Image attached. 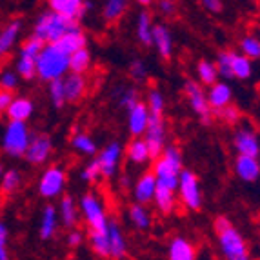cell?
Listing matches in <instances>:
<instances>
[{
	"instance_id": "obj_1",
	"label": "cell",
	"mask_w": 260,
	"mask_h": 260,
	"mask_svg": "<svg viewBox=\"0 0 260 260\" xmlns=\"http://www.w3.org/2000/svg\"><path fill=\"white\" fill-rule=\"evenodd\" d=\"M37 77L46 84L62 80L70 73V55H66L56 44H46L37 56Z\"/></svg>"
},
{
	"instance_id": "obj_2",
	"label": "cell",
	"mask_w": 260,
	"mask_h": 260,
	"mask_svg": "<svg viewBox=\"0 0 260 260\" xmlns=\"http://www.w3.org/2000/svg\"><path fill=\"white\" fill-rule=\"evenodd\" d=\"M182 153L177 146H166L162 155L153 164V175L158 186H164L171 191H177L178 177L182 173Z\"/></svg>"
},
{
	"instance_id": "obj_3",
	"label": "cell",
	"mask_w": 260,
	"mask_h": 260,
	"mask_svg": "<svg viewBox=\"0 0 260 260\" xmlns=\"http://www.w3.org/2000/svg\"><path fill=\"white\" fill-rule=\"evenodd\" d=\"M78 26L75 22L66 20L60 15L53 13V11H44L39 15V18L35 20L33 26V35L39 37L40 40H44L46 44H56L62 37L71 29V27Z\"/></svg>"
},
{
	"instance_id": "obj_4",
	"label": "cell",
	"mask_w": 260,
	"mask_h": 260,
	"mask_svg": "<svg viewBox=\"0 0 260 260\" xmlns=\"http://www.w3.org/2000/svg\"><path fill=\"white\" fill-rule=\"evenodd\" d=\"M31 135L33 133L24 122H8L4 133H2V142H0L2 151L13 158L24 156L27 151V146H29Z\"/></svg>"
},
{
	"instance_id": "obj_5",
	"label": "cell",
	"mask_w": 260,
	"mask_h": 260,
	"mask_svg": "<svg viewBox=\"0 0 260 260\" xmlns=\"http://www.w3.org/2000/svg\"><path fill=\"white\" fill-rule=\"evenodd\" d=\"M78 211L82 215V218L86 220L89 231H99L104 233L108 231V213H106V206L102 202L99 195L95 193H84L80 202H78Z\"/></svg>"
},
{
	"instance_id": "obj_6",
	"label": "cell",
	"mask_w": 260,
	"mask_h": 260,
	"mask_svg": "<svg viewBox=\"0 0 260 260\" xmlns=\"http://www.w3.org/2000/svg\"><path fill=\"white\" fill-rule=\"evenodd\" d=\"M217 239L225 260H251L246 240L239 233V230H235V225H230V228L218 231Z\"/></svg>"
},
{
	"instance_id": "obj_7",
	"label": "cell",
	"mask_w": 260,
	"mask_h": 260,
	"mask_svg": "<svg viewBox=\"0 0 260 260\" xmlns=\"http://www.w3.org/2000/svg\"><path fill=\"white\" fill-rule=\"evenodd\" d=\"M178 199L182 206L189 211H197L202 206V191H200V182L193 171L182 169V173L178 177Z\"/></svg>"
},
{
	"instance_id": "obj_8",
	"label": "cell",
	"mask_w": 260,
	"mask_h": 260,
	"mask_svg": "<svg viewBox=\"0 0 260 260\" xmlns=\"http://www.w3.org/2000/svg\"><path fill=\"white\" fill-rule=\"evenodd\" d=\"M66 182H68V177H66V171L60 166H49V168L44 169V173L39 178V193L42 199L53 200L56 197H60L64 193Z\"/></svg>"
},
{
	"instance_id": "obj_9",
	"label": "cell",
	"mask_w": 260,
	"mask_h": 260,
	"mask_svg": "<svg viewBox=\"0 0 260 260\" xmlns=\"http://www.w3.org/2000/svg\"><path fill=\"white\" fill-rule=\"evenodd\" d=\"M184 93H186L187 100H189L191 109L199 115L200 122H202L204 126H211L213 115H215V113L211 111V108H209V104H208L204 87L200 86L197 80H186V84H184Z\"/></svg>"
},
{
	"instance_id": "obj_10",
	"label": "cell",
	"mask_w": 260,
	"mask_h": 260,
	"mask_svg": "<svg viewBox=\"0 0 260 260\" xmlns=\"http://www.w3.org/2000/svg\"><path fill=\"white\" fill-rule=\"evenodd\" d=\"M144 142L149 149L151 160H156L166 148V120L164 115H149L148 129L144 133Z\"/></svg>"
},
{
	"instance_id": "obj_11",
	"label": "cell",
	"mask_w": 260,
	"mask_h": 260,
	"mask_svg": "<svg viewBox=\"0 0 260 260\" xmlns=\"http://www.w3.org/2000/svg\"><path fill=\"white\" fill-rule=\"evenodd\" d=\"M51 151H53L51 137L46 133H35L31 135L29 146H27V151L24 155V158L31 166H42L51 156Z\"/></svg>"
},
{
	"instance_id": "obj_12",
	"label": "cell",
	"mask_w": 260,
	"mask_h": 260,
	"mask_svg": "<svg viewBox=\"0 0 260 260\" xmlns=\"http://www.w3.org/2000/svg\"><path fill=\"white\" fill-rule=\"evenodd\" d=\"M233 148H235V151L242 156L258 158V155H260L258 135L251 129V126L237 127V131H235V135H233Z\"/></svg>"
},
{
	"instance_id": "obj_13",
	"label": "cell",
	"mask_w": 260,
	"mask_h": 260,
	"mask_svg": "<svg viewBox=\"0 0 260 260\" xmlns=\"http://www.w3.org/2000/svg\"><path fill=\"white\" fill-rule=\"evenodd\" d=\"M120 160H122V146L120 142L113 140L102 151H99V156H96V162L100 166L102 177L106 178L115 177L118 171V166H120Z\"/></svg>"
},
{
	"instance_id": "obj_14",
	"label": "cell",
	"mask_w": 260,
	"mask_h": 260,
	"mask_svg": "<svg viewBox=\"0 0 260 260\" xmlns=\"http://www.w3.org/2000/svg\"><path fill=\"white\" fill-rule=\"evenodd\" d=\"M48 8L49 11L60 15L66 20L75 22V24H78V20L86 15L84 0H49Z\"/></svg>"
},
{
	"instance_id": "obj_15",
	"label": "cell",
	"mask_w": 260,
	"mask_h": 260,
	"mask_svg": "<svg viewBox=\"0 0 260 260\" xmlns=\"http://www.w3.org/2000/svg\"><path fill=\"white\" fill-rule=\"evenodd\" d=\"M148 124H149V111H148V106L144 104V102L135 104L127 111V129H129V135L133 139H140L146 133V129H148Z\"/></svg>"
},
{
	"instance_id": "obj_16",
	"label": "cell",
	"mask_w": 260,
	"mask_h": 260,
	"mask_svg": "<svg viewBox=\"0 0 260 260\" xmlns=\"http://www.w3.org/2000/svg\"><path fill=\"white\" fill-rule=\"evenodd\" d=\"M155 191H156V178H155V175H153V171L142 173L133 186L135 204L146 206V204H149V202H153Z\"/></svg>"
},
{
	"instance_id": "obj_17",
	"label": "cell",
	"mask_w": 260,
	"mask_h": 260,
	"mask_svg": "<svg viewBox=\"0 0 260 260\" xmlns=\"http://www.w3.org/2000/svg\"><path fill=\"white\" fill-rule=\"evenodd\" d=\"M233 171L235 175L246 184H253L260 178V164L258 158H253V156H242L237 155L233 162Z\"/></svg>"
},
{
	"instance_id": "obj_18",
	"label": "cell",
	"mask_w": 260,
	"mask_h": 260,
	"mask_svg": "<svg viewBox=\"0 0 260 260\" xmlns=\"http://www.w3.org/2000/svg\"><path fill=\"white\" fill-rule=\"evenodd\" d=\"M206 99H208V104L211 108V111H222L224 108L231 106V100H233V89L230 87V84L225 82H217L209 87V91L206 93Z\"/></svg>"
},
{
	"instance_id": "obj_19",
	"label": "cell",
	"mask_w": 260,
	"mask_h": 260,
	"mask_svg": "<svg viewBox=\"0 0 260 260\" xmlns=\"http://www.w3.org/2000/svg\"><path fill=\"white\" fill-rule=\"evenodd\" d=\"M35 111V104L33 100L27 96H13V100L9 102L8 109H6V117L9 122H24L29 120L31 115Z\"/></svg>"
},
{
	"instance_id": "obj_20",
	"label": "cell",
	"mask_w": 260,
	"mask_h": 260,
	"mask_svg": "<svg viewBox=\"0 0 260 260\" xmlns=\"http://www.w3.org/2000/svg\"><path fill=\"white\" fill-rule=\"evenodd\" d=\"M108 242H109V258L122 260L127 253V244L124 239V233H122L120 225L117 220H111L109 218L108 224Z\"/></svg>"
},
{
	"instance_id": "obj_21",
	"label": "cell",
	"mask_w": 260,
	"mask_h": 260,
	"mask_svg": "<svg viewBox=\"0 0 260 260\" xmlns=\"http://www.w3.org/2000/svg\"><path fill=\"white\" fill-rule=\"evenodd\" d=\"M151 46H155L160 58H164V60L171 58V55H173V37H171V31L168 29L166 24H155L153 26Z\"/></svg>"
},
{
	"instance_id": "obj_22",
	"label": "cell",
	"mask_w": 260,
	"mask_h": 260,
	"mask_svg": "<svg viewBox=\"0 0 260 260\" xmlns=\"http://www.w3.org/2000/svg\"><path fill=\"white\" fill-rule=\"evenodd\" d=\"M56 46H58L66 55H73V53L87 48V35L84 33L80 26H75L56 42Z\"/></svg>"
},
{
	"instance_id": "obj_23",
	"label": "cell",
	"mask_w": 260,
	"mask_h": 260,
	"mask_svg": "<svg viewBox=\"0 0 260 260\" xmlns=\"http://www.w3.org/2000/svg\"><path fill=\"white\" fill-rule=\"evenodd\" d=\"M62 82H64L66 102H78V100L86 95L87 80L84 78V75L68 73L62 78Z\"/></svg>"
},
{
	"instance_id": "obj_24",
	"label": "cell",
	"mask_w": 260,
	"mask_h": 260,
	"mask_svg": "<svg viewBox=\"0 0 260 260\" xmlns=\"http://www.w3.org/2000/svg\"><path fill=\"white\" fill-rule=\"evenodd\" d=\"M168 260H197V249L193 242L184 237H175L169 242Z\"/></svg>"
},
{
	"instance_id": "obj_25",
	"label": "cell",
	"mask_w": 260,
	"mask_h": 260,
	"mask_svg": "<svg viewBox=\"0 0 260 260\" xmlns=\"http://www.w3.org/2000/svg\"><path fill=\"white\" fill-rule=\"evenodd\" d=\"M56 213H58V217H60V222H62V225H64V228H68L70 231L77 228L78 215H80V211H78V206H77V202L73 200V197H70V195L62 197Z\"/></svg>"
},
{
	"instance_id": "obj_26",
	"label": "cell",
	"mask_w": 260,
	"mask_h": 260,
	"mask_svg": "<svg viewBox=\"0 0 260 260\" xmlns=\"http://www.w3.org/2000/svg\"><path fill=\"white\" fill-rule=\"evenodd\" d=\"M22 31V20H11L0 29V60L15 48V42Z\"/></svg>"
},
{
	"instance_id": "obj_27",
	"label": "cell",
	"mask_w": 260,
	"mask_h": 260,
	"mask_svg": "<svg viewBox=\"0 0 260 260\" xmlns=\"http://www.w3.org/2000/svg\"><path fill=\"white\" fill-rule=\"evenodd\" d=\"M56 225H58V213L53 204H46L40 215V228L39 235L42 240H51L56 233Z\"/></svg>"
},
{
	"instance_id": "obj_28",
	"label": "cell",
	"mask_w": 260,
	"mask_h": 260,
	"mask_svg": "<svg viewBox=\"0 0 260 260\" xmlns=\"http://www.w3.org/2000/svg\"><path fill=\"white\" fill-rule=\"evenodd\" d=\"M126 158L131 164H137V166L148 164V162L151 160L149 149H148V146H146V142H144V139H133L127 144Z\"/></svg>"
},
{
	"instance_id": "obj_29",
	"label": "cell",
	"mask_w": 260,
	"mask_h": 260,
	"mask_svg": "<svg viewBox=\"0 0 260 260\" xmlns=\"http://www.w3.org/2000/svg\"><path fill=\"white\" fill-rule=\"evenodd\" d=\"M153 26H155V24H153L151 13L146 11V9H142L139 13V17H137V27H135L137 39H139V42L142 44V46H151Z\"/></svg>"
},
{
	"instance_id": "obj_30",
	"label": "cell",
	"mask_w": 260,
	"mask_h": 260,
	"mask_svg": "<svg viewBox=\"0 0 260 260\" xmlns=\"http://www.w3.org/2000/svg\"><path fill=\"white\" fill-rule=\"evenodd\" d=\"M153 204L164 215H169L173 211L175 206H177V199H175V191L168 189L164 186H158L156 184V191H155V199H153Z\"/></svg>"
},
{
	"instance_id": "obj_31",
	"label": "cell",
	"mask_w": 260,
	"mask_h": 260,
	"mask_svg": "<svg viewBox=\"0 0 260 260\" xmlns=\"http://www.w3.org/2000/svg\"><path fill=\"white\" fill-rule=\"evenodd\" d=\"M127 217H129V222L140 231H146L151 228V213L148 211L146 206L140 204H131L127 208Z\"/></svg>"
},
{
	"instance_id": "obj_32",
	"label": "cell",
	"mask_w": 260,
	"mask_h": 260,
	"mask_svg": "<svg viewBox=\"0 0 260 260\" xmlns=\"http://www.w3.org/2000/svg\"><path fill=\"white\" fill-rule=\"evenodd\" d=\"M113 96L117 99L118 106L129 111L135 104H139V91L133 86H115L113 89Z\"/></svg>"
},
{
	"instance_id": "obj_33",
	"label": "cell",
	"mask_w": 260,
	"mask_h": 260,
	"mask_svg": "<svg viewBox=\"0 0 260 260\" xmlns=\"http://www.w3.org/2000/svg\"><path fill=\"white\" fill-rule=\"evenodd\" d=\"M197 75H199V84L202 87L204 86L211 87L213 84L218 82V73H217V68H215V62L206 60V58H202L197 64Z\"/></svg>"
},
{
	"instance_id": "obj_34",
	"label": "cell",
	"mask_w": 260,
	"mask_h": 260,
	"mask_svg": "<svg viewBox=\"0 0 260 260\" xmlns=\"http://www.w3.org/2000/svg\"><path fill=\"white\" fill-rule=\"evenodd\" d=\"M91 68V51L87 48L70 55V73L84 75Z\"/></svg>"
},
{
	"instance_id": "obj_35",
	"label": "cell",
	"mask_w": 260,
	"mask_h": 260,
	"mask_svg": "<svg viewBox=\"0 0 260 260\" xmlns=\"http://www.w3.org/2000/svg\"><path fill=\"white\" fill-rule=\"evenodd\" d=\"M231 70H233V78L239 80H247L253 75V62L246 58L240 53L233 51V58H231Z\"/></svg>"
},
{
	"instance_id": "obj_36",
	"label": "cell",
	"mask_w": 260,
	"mask_h": 260,
	"mask_svg": "<svg viewBox=\"0 0 260 260\" xmlns=\"http://www.w3.org/2000/svg\"><path fill=\"white\" fill-rule=\"evenodd\" d=\"M71 146L77 149L78 153L87 156L99 155V148H96V142L93 137H89L87 133H75L73 139H71Z\"/></svg>"
},
{
	"instance_id": "obj_37",
	"label": "cell",
	"mask_w": 260,
	"mask_h": 260,
	"mask_svg": "<svg viewBox=\"0 0 260 260\" xmlns=\"http://www.w3.org/2000/svg\"><path fill=\"white\" fill-rule=\"evenodd\" d=\"M127 8H129V4L126 0H108L102 6V17L108 22H117L122 15L126 13Z\"/></svg>"
},
{
	"instance_id": "obj_38",
	"label": "cell",
	"mask_w": 260,
	"mask_h": 260,
	"mask_svg": "<svg viewBox=\"0 0 260 260\" xmlns=\"http://www.w3.org/2000/svg\"><path fill=\"white\" fill-rule=\"evenodd\" d=\"M44 46H46V42H44V40H40L39 37H35V35H31V37H27L24 42H22L20 51H18V56H22V58H31V60H37V56L42 53Z\"/></svg>"
},
{
	"instance_id": "obj_39",
	"label": "cell",
	"mask_w": 260,
	"mask_h": 260,
	"mask_svg": "<svg viewBox=\"0 0 260 260\" xmlns=\"http://www.w3.org/2000/svg\"><path fill=\"white\" fill-rule=\"evenodd\" d=\"M22 186V177H20V171L17 169H8L4 171V177L0 180V191L4 193V195H13L20 189Z\"/></svg>"
},
{
	"instance_id": "obj_40",
	"label": "cell",
	"mask_w": 260,
	"mask_h": 260,
	"mask_svg": "<svg viewBox=\"0 0 260 260\" xmlns=\"http://www.w3.org/2000/svg\"><path fill=\"white\" fill-rule=\"evenodd\" d=\"M89 246L91 249L102 258H109V242H108V231L99 233V231H89Z\"/></svg>"
},
{
	"instance_id": "obj_41",
	"label": "cell",
	"mask_w": 260,
	"mask_h": 260,
	"mask_svg": "<svg viewBox=\"0 0 260 260\" xmlns=\"http://www.w3.org/2000/svg\"><path fill=\"white\" fill-rule=\"evenodd\" d=\"M231 58H233V51H218L217 53V60H215V68H217V73L224 80H233V70H231Z\"/></svg>"
},
{
	"instance_id": "obj_42",
	"label": "cell",
	"mask_w": 260,
	"mask_h": 260,
	"mask_svg": "<svg viewBox=\"0 0 260 260\" xmlns=\"http://www.w3.org/2000/svg\"><path fill=\"white\" fill-rule=\"evenodd\" d=\"M240 55H244L249 60L260 58V39L255 35H246L240 40Z\"/></svg>"
},
{
	"instance_id": "obj_43",
	"label": "cell",
	"mask_w": 260,
	"mask_h": 260,
	"mask_svg": "<svg viewBox=\"0 0 260 260\" xmlns=\"http://www.w3.org/2000/svg\"><path fill=\"white\" fill-rule=\"evenodd\" d=\"M15 73L18 75V78H24V80H33V78L37 77V64H35V60L18 56L17 64H15Z\"/></svg>"
},
{
	"instance_id": "obj_44",
	"label": "cell",
	"mask_w": 260,
	"mask_h": 260,
	"mask_svg": "<svg viewBox=\"0 0 260 260\" xmlns=\"http://www.w3.org/2000/svg\"><path fill=\"white\" fill-rule=\"evenodd\" d=\"M49 99H51L53 108L62 109L66 106V93H64V82L62 80H55L48 86Z\"/></svg>"
},
{
	"instance_id": "obj_45",
	"label": "cell",
	"mask_w": 260,
	"mask_h": 260,
	"mask_svg": "<svg viewBox=\"0 0 260 260\" xmlns=\"http://www.w3.org/2000/svg\"><path fill=\"white\" fill-rule=\"evenodd\" d=\"M146 106H148V111L149 115H164V95H162L158 89H151V91L148 93V102H146Z\"/></svg>"
},
{
	"instance_id": "obj_46",
	"label": "cell",
	"mask_w": 260,
	"mask_h": 260,
	"mask_svg": "<svg viewBox=\"0 0 260 260\" xmlns=\"http://www.w3.org/2000/svg\"><path fill=\"white\" fill-rule=\"evenodd\" d=\"M100 177H102V173H100V166H99V162H96V158H93V160L87 162V164L84 166L82 171H80V178L87 184L96 182Z\"/></svg>"
},
{
	"instance_id": "obj_47",
	"label": "cell",
	"mask_w": 260,
	"mask_h": 260,
	"mask_svg": "<svg viewBox=\"0 0 260 260\" xmlns=\"http://www.w3.org/2000/svg\"><path fill=\"white\" fill-rule=\"evenodd\" d=\"M18 75L11 70H6L0 73V89L2 91H8V93H13L15 89L18 87Z\"/></svg>"
},
{
	"instance_id": "obj_48",
	"label": "cell",
	"mask_w": 260,
	"mask_h": 260,
	"mask_svg": "<svg viewBox=\"0 0 260 260\" xmlns=\"http://www.w3.org/2000/svg\"><path fill=\"white\" fill-rule=\"evenodd\" d=\"M129 75L133 80H137V82L146 80V78H148V66H146V62H144L142 58H135V60H131L129 62Z\"/></svg>"
},
{
	"instance_id": "obj_49",
	"label": "cell",
	"mask_w": 260,
	"mask_h": 260,
	"mask_svg": "<svg viewBox=\"0 0 260 260\" xmlns=\"http://www.w3.org/2000/svg\"><path fill=\"white\" fill-rule=\"evenodd\" d=\"M217 115L222 118V120L225 122V124H230V126H235V124H239V120H240V109L237 108L235 104H231V106H228V108H224L222 111H218Z\"/></svg>"
},
{
	"instance_id": "obj_50",
	"label": "cell",
	"mask_w": 260,
	"mask_h": 260,
	"mask_svg": "<svg viewBox=\"0 0 260 260\" xmlns=\"http://www.w3.org/2000/svg\"><path fill=\"white\" fill-rule=\"evenodd\" d=\"M8 239L9 231L4 220L0 218V260H9V249H8Z\"/></svg>"
},
{
	"instance_id": "obj_51",
	"label": "cell",
	"mask_w": 260,
	"mask_h": 260,
	"mask_svg": "<svg viewBox=\"0 0 260 260\" xmlns=\"http://www.w3.org/2000/svg\"><path fill=\"white\" fill-rule=\"evenodd\" d=\"M84 240H86V235L82 233L80 230H71L70 233H68V239H66V242H68V246L70 247H78V246H82Z\"/></svg>"
},
{
	"instance_id": "obj_52",
	"label": "cell",
	"mask_w": 260,
	"mask_h": 260,
	"mask_svg": "<svg viewBox=\"0 0 260 260\" xmlns=\"http://www.w3.org/2000/svg\"><path fill=\"white\" fill-rule=\"evenodd\" d=\"M200 6L209 11V13H222V9H224V4H222L220 0H204V2H200Z\"/></svg>"
},
{
	"instance_id": "obj_53",
	"label": "cell",
	"mask_w": 260,
	"mask_h": 260,
	"mask_svg": "<svg viewBox=\"0 0 260 260\" xmlns=\"http://www.w3.org/2000/svg\"><path fill=\"white\" fill-rule=\"evenodd\" d=\"M230 225H233V224H231V220L228 217H217L215 222H213V230H215V233H218V231L225 230V228H230Z\"/></svg>"
},
{
	"instance_id": "obj_54",
	"label": "cell",
	"mask_w": 260,
	"mask_h": 260,
	"mask_svg": "<svg viewBox=\"0 0 260 260\" xmlns=\"http://www.w3.org/2000/svg\"><path fill=\"white\" fill-rule=\"evenodd\" d=\"M156 6H158V9H160L164 15H173L175 9H177L175 2H169V0H160V2H158Z\"/></svg>"
},
{
	"instance_id": "obj_55",
	"label": "cell",
	"mask_w": 260,
	"mask_h": 260,
	"mask_svg": "<svg viewBox=\"0 0 260 260\" xmlns=\"http://www.w3.org/2000/svg\"><path fill=\"white\" fill-rule=\"evenodd\" d=\"M11 100H13V93H8L0 89V113H6V109H8Z\"/></svg>"
},
{
	"instance_id": "obj_56",
	"label": "cell",
	"mask_w": 260,
	"mask_h": 260,
	"mask_svg": "<svg viewBox=\"0 0 260 260\" xmlns=\"http://www.w3.org/2000/svg\"><path fill=\"white\" fill-rule=\"evenodd\" d=\"M118 184H120L122 189H127V187H129V177H127V175H122Z\"/></svg>"
},
{
	"instance_id": "obj_57",
	"label": "cell",
	"mask_w": 260,
	"mask_h": 260,
	"mask_svg": "<svg viewBox=\"0 0 260 260\" xmlns=\"http://www.w3.org/2000/svg\"><path fill=\"white\" fill-rule=\"evenodd\" d=\"M2 177H4V166L0 164V180H2Z\"/></svg>"
},
{
	"instance_id": "obj_58",
	"label": "cell",
	"mask_w": 260,
	"mask_h": 260,
	"mask_svg": "<svg viewBox=\"0 0 260 260\" xmlns=\"http://www.w3.org/2000/svg\"><path fill=\"white\" fill-rule=\"evenodd\" d=\"M258 164H260V155H258Z\"/></svg>"
}]
</instances>
